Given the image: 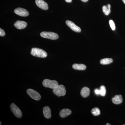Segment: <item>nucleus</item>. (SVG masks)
I'll use <instances>...</instances> for the list:
<instances>
[{
    "label": "nucleus",
    "mask_w": 125,
    "mask_h": 125,
    "mask_svg": "<svg viewBox=\"0 0 125 125\" xmlns=\"http://www.w3.org/2000/svg\"><path fill=\"white\" fill-rule=\"evenodd\" d=\"M112 102L113 103L116 105L121 104L123 102V98L121 95H116L112 98Z\"/></svg>",
    "instance_id": "nucleus-13"
},
{
    "label": "nucleus",
    "mask_w": 125,
    "mask_h": 125,
    "mask_svg": "<svg viewBox=\"0 0 125 125\" xmlns=\"http://www.w3.org/2000/svg\"><path fill=\"white\" fill-rule=\"evenodd\" d=\"M66 23L67 24L70 28L73 31L76 32H80L81 31V29L79 27L76 25L73 22L70 21H66Z\"/></svg>",
    "instance_id": "nucleus-8"
},
{
    "label": "nucleus",
    "mask_w": 125,
    "mask_h": 125,
    "mask_svg": "<svg viewBox=\"0 0 125 125\" xmlns=\"http://www.w3.org/2000/svg\"><path fill=\"white\" fill-rule=\"evenodd\" d=\"M106 125H111V124H109V123H107L106 124Z\"/></svg>",
    "instance_id": "nucleus-25"
},
{
    "label": "nucleus",
    "mask_w": 125,
    "mask_h": 125,
    "mask_svg": "<svg viewBox=\"0 0 125 125\" xmlns=\"http://www.w3.org/2000/svg\"><path fill=\"white\" fill-rule=\"evenodd\" d=\"M10 109L11 111L14 115L18 118H21L22 116V112L20 109L14 104L12 103L10 105Z\"/></svg>",
    "instance_id": "nucleus-5"
},
{
    "label": "nucleus",
    "mask_w": 125,
    "mask_h": 125,
    "mask_svg": "<svg viewBox=\"0 0 125 125\" xmlns=\"http://www.w3.org/2000/svg\"><path fill=\"white\" fill-rule=\"evenodd\" d=\"M113 62V60L112 58H105L102 59L100 61V63L102 65H108L112 63Z\"/></svg>",
    "instance_id": "nucleus-17"
},
{
    "label": "nucleus",
    "mask_w": 125,
    "mask_h": 125,
    "mask_svg": "<svg viewBox=\"0 0 125 125\" xmlns=\"http://www.w3.org/2000/svg\"><path fill=\"white\" fill-rule=\"evenodd\" d=\"M94 93L97 95H98L100 94V90L99 89H96L94 90Z\"/></svg>",
    "instance_id": "nucleus-22"
},
{
    "label": "nucleus",
    "mask_w": 125,
    "mask_h": 125,
    "mask_svg": "<svg viewBox=\"0 0 125 125\" xmlns=\"http://www.w3.org/2000/svg\"><path fill=\"white\" fill-rule=\"evenodd\" d=\"M53 93L58 97L64 96L66 93L65 88L63 85H58L53 89Z\"/></svg>",
    "instance_id": "nucleus-2"
},
{
    "label": "nucleus",
    "mask_w": 125,
    "mask_h": 125,
    "mask_svg": "<svg viewBox=\"0 0 125 125\" xmlns=\"http://www.w3.org/2000/svg\"><path fill=\"white\" fill-rule=\"evenodd\" d=\"M27 93L31 98L36 101H39L41 99L40 94L33 89H29L27 90Z\"/></svg>",
    "instance_id": "nucleus-6"
},
{
    "label": "nucleus",
    "mask_w": 125,
    "mask_h": 125,
    "mask_svg": "<svg viewBox=\"0 0 125 125\" xmlns=\"http://www.w3.org/2000/svg\"><path fill=\"white\" fill-rule=\"evenodd\" d=\"M66 2H69V3H70L72 1V0H65Z\"/></svg>",
    "instance_id": "nucleus-23"
},
{
    "label": "nucleus",
    "mask_w": 125,
    "mask_h": 125,
    "mask_svg": "<svg viewBox=\"0 0 125 125\" xmlns=\"http://www.w3.org/2000/svg\"><path fill=\"white\" fill-rule=\"evenodd\" d=\"M5 35V33L4 31L2 29H0V36L1 37H3Z\"/></svg>",
    "instance_id": "nucleus-21"
},
{
    "label": "nucleus",
    "mask_w": 125,
    "mask_h": 125,
    "mask_svg": "<svg viewBox=\"0 0 125 125\" xmlns=\"http://www.w3.org/2000/svg\"><path fill=\"white\" fill-rule=\"evenodd\" d=\"M81 0L82 1L84 2H87L89 0Z\"/></svg>",
    "instance_id": "nucleus-24"
},
{
    "label": "nucleus",
    "mask_w": 125,
    "mask_h": 125,
    "mask_svg": "<svg viewBox=\"0 0 125 125\" xmlns=\"http://www.w3.org/2000/svg\"><path fill=\"white\" fill-rule=\"evenodd\" d=\"M14 25L18 29H22L27 27V23L25 21H18L15 23Z\"/></svg>",
    "instance_id": "nucleus-10"
},
{
    "label": "nucleus",
    "mask_w": 125,
    "mask_h": 125,
    "mask_svg": "<svg viewBox=\"0 0 125 125\" xmlns=\"http://www.w3.org/2000/svg\"><path fill=\"white\" fill-rule=\"evenodd\" d=\"M72 67L74 70H77L83 71L86 69L87 67L83 64H74L72 65Z\"/></svg>",
    "instance_id": "nucleus-15"
},
{
    "label": "nucleus",
    "mask_w": 125,
    "mask_h": 125,
    "mask_svg": "<svg viewBox=\"0 0 125 125\" xmlns=\"http://www.w3.org/2000/svg\"><path fill=\"white\" fill-rule=\"evenodd\" d=\"M40 36L43 38L49 39L51 40H56L59 37L57 34L51 32H42L40 33Z\"/></svg>",
    "instance_id": "nucleus-4"
},
{
    "label": "nucleus",
    "mask_w": 125,
    "mask_h": 125,
    "mask_svg": "<svg viewBox=\"0 0 125 125\" xmlns=\"http://www.w3.org/2000/svg\"><path fill=\"white\" fill-rule=\"evenodd\" d=\"M31 54L34 56L40 58H45L47 54L45 51L40 48H33L31 49Z\"/></svg>",
    "instance_id": "nucleus-1"
},
{
    "label": "nucleus",
    "mask_w": 125,
    "mask_h": 125,
    "mask_svg": "<svg viewBox=\"0 0 125 125\" xmlns=\"http://www.w3.org/2000/svg\"><path fill=\"white\" fill-rule=\"evenodd\" d=\"M43 115L45 118L47 119L51 118L52 116L51 109L48 106H45L43 109Z\"/></svg>",
    "instance_id": "nucleus-11"
},
{
    "label": "nucleus",
    "mask_w": 125,
    "mask_h": 125,
    "mask_svg": "<svg viewBox=\"0 0 125 125\" xmlns=\"http://www.w3.org/2000/svg\"><path fill=\"white\" fill-rule=\"evenodd\" d=\"M36 3L39 7L42 10H47L48 9V5L43 0H36Z\"/></svg>",
    "instance_id": "nucleus-9"
},
{
    "label": "nucleus",
    "mask_w": 125,
    "mask_h": 125,
    "mask_svg": "<svg viewBox=\"0 0 125 125\" xmlns=\"http://www.w3.org/2000/svg\"><path fill=\"white\" fill-rule=\"evenodd\" d=\"M90 93V89L87 87H83L81 91L80 94L83 98L87 97L89 96Z\"/></svg>",
    "instance_id": "nucleus-12"
},
{
    "label": "nucleus",
    "mask_w": 125,
    "mask_h": 125,
    "mask_svg": "<svg viewBox=\"0 0 125 125\" xmlns=\"http://www.w3.org/2000/svg\"><path fill=\"white\" fill-rule=\"evenodd\" d=\"M71 110L68 109H64L61 110L60 112V116L62 118H64L71 114Z\"/></svg>",
    "instance_id": "nucleus-14"
},
{
    "label": "nucleus",
    "mask_w": 125,
    "mask_h": 125,
    "mask_svg": "<svg viewBox=\"0 0 125 125\" xmlns=\"http://www.w3.org/2000/svg\"><path fill=\"white\" fill-rule=\"evenodd\" d=\"M123 1V2H124V4H125V0H122Z\"/></svg>",
    "instance_id": "nucleus-26"
},
{
    "label": "nucleus",
    "mask_w": 125,
    "mask_h": 125,
    "mask_svg": "<svg viewBox=\"0 0 125 125\" xmlns=\"http://www.w3.org/2000/svg\"><path fill=\"white\" fill-rule=\"evenodd\" d=\"M100 90V95L102 96H105L106 94V89L105 86L104 85H102L100 87L99 89Z\"/></svg>",
    "instance_id": "nucleus-19"
},
{
    "label": "nucleus",
    "mask_w": 125,
    "mask_h": 125,
    "mask_svg": "<svg viewBox=\"0 0 125 125\" xmlns=\"http://www.w3.org/2000/svg\"><path fill=\"white\" fill-rule=\"evenodd\" d=\"M16 14L22 17H26L29 15V12L26 9L22 8H18L14 10Z\"/></svg>",
    "instance_id": "nucleus-7"
},
{
    "label": "nucleus",
    "mask_w": 125,
    "mask_h": 125,
    "mask_svg": "<svg viewBox=\"0 0 125 125\" xmlns=\"http://www.w3.org/2000/svg\"><path fill=\"white\" fill-rule=\"evenodd\" d=\"M43 85L44 87L54 89L57 87L59 84L58 82L56 80H52L48 79H45L43 81Z\"/></svg>",
    "instance_id": "nucleus-3"
},
{
    "label": "nucleus",
    "mask_w": 125,
    "mask_h": 125,
    "mask_svg": "<svg viewBox=\"0 0 125 125\" xmlns=\"http://www.w3.org/2000/svg\"><path fill=\"white\" fill-rule=\"evenodd\" d=\"M111 5L108 4L107 6H103L102 10L104 13L106 15H108L111 13Z\"/></svg>",
    "instance_id": "nucleus-16"
},
{
    "label": "nucleus",
    "mask_w": 125,
    "mask_h": 125,
    "mask_svg": "<svg viewBox=\"0 0 125 125\" xmlns=\"http://www.w3.org/2000/svg\"><path fill=\"white\" fill-rule=\"evenodd\" d=\"M91 113L94 116L99 115L101 113L100 109L98 108L95 107L92 109Z\"/></svg>",
    "instance_id": "nucleus-18"
},
{
    "label": "nucleus",
    "mask_w": 125,
    "mask_h": 125,
    "mask_svg": "<svg viewBox=\"0 0 125 125\" xmlns=\"http://www.w3.org/2000/svg\"><path fill=\"white\" fill-rule=\"evenodd\" d=\"M109 24L112 30H113V31L115 30V26L114 21L112 20H109Z\"/></svg>",
    "instance_id": "nucleus-20"
},
{
    "label": "nucleus",
    "mask_w": 125,
    "mask_h": 125,
    "mask_svg": "<svg viewBox=\"0 0 125 125\" xmlns=\"http://www.w3.org/2000/svg\"><path fill=\"white\" fill-rule=\"evenodd\" d=\"M0 125H1V122L0 121Z\"/></svg>",
    "instance_id": "nucleus-27"
}]
</instances>
